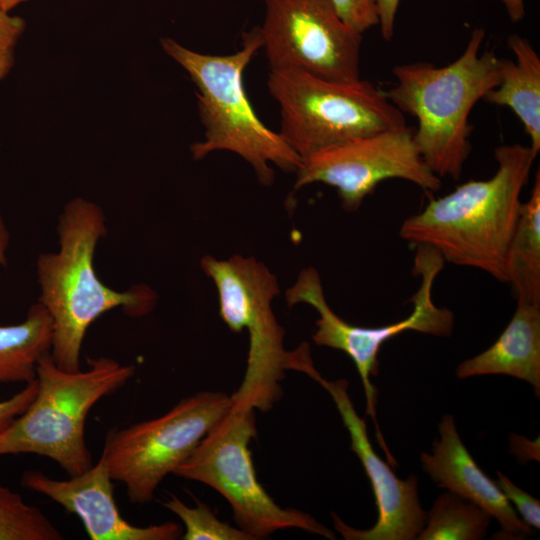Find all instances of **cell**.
<instances>
[{"instance_id": "obj_1", "label": "cell", "mask_w": 540, "mask_h": 540, "mask_svg": "<svg viewBox=\"0 0 540 540\" xmlns=\"http://www.w3.org/2000/svg\"><path fill=\"white\" fill-rule=\"evenodd\" d=\"M497 170L469 180L404 220L400 237L435 249L448 262L508 283V252L520 215L521 192L536 159L529 146L495 148Z\"/></svg>"}, {"instance_id": "obj_2", "label": "cell", "mask_w": 540, "mask_h": 540, "mask_svg": "<svg viewBox=\"0 0 540 540\" xmlns=\"http://www.w3.org/2000/svg\"><path fill=\"white\" fill-rule=\"evenodd\" d=\"M106 218L96 203L76 197L63 208L57 225V251L42 253L36 262L38 301L53 323L50 354L66 371L80 370V354L90 325L104 313L122 308L129 316L148 314L156 304L147 286L115 291L97 276L96 247L107 233Z\"/></svg>"}, {"instance_id": "obj_3", "label": "cell", "mask_w": 540, "mask_h": 540, "mask_svg": "<svg viewBox=\"0 0 540 540\" xmlns=\"http://www.w3.org/2000/svg\"><path fill=\"white\" fill-rule=\"evenodd\" d=\"M484 38L485 30L475 28L463 53L446 66H395L396 83L385 92L398 110L417 120L414 142L440 178L459 179L471 152L470 112L500 82L501 58L488 48L481 52Z\"/></svg>"}, {"instance_id": "obj_4", "label": "cell", "mask_w": 540, "mask_h": 540, "mask_svg": "<svg viewBox=\"0 0 540 540\" xmlns=\"http://www.w3.org/2000/svg\"><path fill=\"white\" fill-rule=\"evenodd\" d=\"M160 44L197 88L204 137L190 147L195 160L215 151L233 152L250 164L265 186L271 185L275 177L270 164L285 172L297 171L300 156L279 132L259 119L244 88V71L262 48L259 26L244 32L241 49L227 55L196 52L170 37L162 38Z\"/></svg>"}, {"instance_id": "obj_5", "label": "cell", "mask_w": 540, "mask_h": 540, "mask_svg": "<svg viewBox=\"0 0 540 540\" xmlns=\"http://www.w3.org/2000/svg\"><path fill=\"white\" fill-rule=\"evenodd\" d=\"M88 368H59L50 352L36 368L37 393L28 408L0 434V456L36 454L56 462L69 476L88 470L92 456L85 440L86 418L103 397L123 387L134 365L108 357L88 359Z\"/></svg>"}, {"instance_id": "obj_6", "label": "cell", "mask_w": 540, "mask_h": 540, "mask_svg": "<svg viewBox=\"0 0 540 540\" xmlns=\"http://www.w3.org/2000/svg\"><path fill=\"white\" fill-rule=\"evenodd\" d=\"M280 135L301 160L350 139L406 125L404 114L367 80L336 81L301 70L270 71Z\"/></svg>"}, {"instance_id": "obj_7", "label": "cell", "mask_w": 540, "mask_h": 540, "mask_svg": "<svg viewBox=\"0 0 540 540\" xmlns=\"http://www.w3.org/2000/svg\"><path fill=\"white\" fill-rule=\"evenodd\" d=\"M201 267L217 289L221 319L231 331L246 329L249 336L246 371L232 394L233 402L267 411L280 399V383L285 371L291 370L295 356V350L284 348V330L272 309V301L280 292L278 280L254 257L217 259L205 255Z\"/></svg>"}, {"instance_id": "obj_8", "label": "cell", "mask_w": 540, "mask_h": 540, "mask_svg": "<svg viewBox=\"0 0 540 540\" xmlns=\"http://www.w3.org/2000/svg\"><path fill=\"white\" fill-rule=\"evenodd\" d=\"M253 409L235 405L173 474L201 482L230 504L235 522L252 539L298 528L328 539L334 533L309 514L283 508L260 484L249 443L257 434Z\"/></svg>"}, {"instance_id": "obj_9", "label": "cell", "mask_w": 540, "mask_h": 540, "mask_svg": "<svg viewBox=\"0 0 540 540\" xmlns=\"http://www.w3.org/2000/svg\"><path fill=\"white\" fill-rule=\"evenodd\" d=\"M443 266L444 260L435 249L417 245L413 273L421 277V283L411 299L413 310L403 320L378 327L353 325L336 315L325 299L320 275L313 267L301 270L294 285L285 293L289 307L306 303L319 314L316 331L312 337L315 344L340 350L354 362L364 387L367 413L375 423L378 441L387 457H391V454L377 424V390L370 378L378 373V353L389 339L405 331H416L437 337L452 334L453 312L448 308L438 307L432 299L433 284Z\"/></svg>"}, {"instance_id": "obj_10", "label": "cell", "mask_w": 540, "mask_h": 540, "mask_svg": "<svg viewBox=\"0 0 540 540\" xmlns=\"http://www.w3.org/2000/svg\"><path fill=\"white\" fill-rule=\"evenodd\" d=\"M232 406V394L198 392L159 417L108 431L101 456L112 480L132 503L149 502Z\"/></svg>"}, {"instance_id": "obj_11", "label": "cell", "mask_w": 540, "mask_h": 540, "mask_svg": "<svg viewBox=\"0 0 540 540\" xmlns=\"http://www.w3.org/2000/svg\"><path fill=\"white\" fill-rule=\"evenodd\" d=\"M259 26L270 71L301 70L336 81L360 77L362 34L331 0H264Z\"/></svg>"}, {"instance_id": "obj_12", "label": "cell", "mask_w": 540, "mask_h": 540, "mask_svg": "<svg viewBox=\"0 0 540 540\" xmlns=\"http://www.w3.org/2000/svg\"><path fill=\"white\" fill-rule=\"evenodd\" d=\"M413 129L380 131L327 147L302 159L294 189L323 183L337 190L342 208L359 209L364 199L384 180L399 178L425 192L442 186L422 159L413 139Z\"/></svg>"}, {"instance_id": "obj_13", "label": "cell", "mask_w": 540, "mask_h": 540, "mask_svg": "<svg viewBox=\"0 0 540 540\" xmlns=\"http://www.w3.org/2000/svg\"><path fill=\"white\" fill-rule=\"evenodd\" d=\"M307 375L332 397L350 435L351 450L360 459L370 480L377 506L378 517L373 527L352 528L333 513L335 529L347 540L417 539L427 522V512L419 502L417 477L411 475L399 479L376 454L368 438L365 420L357 414L349 397L346 380H326L316 369Z\"/></svg>"}, {"instance_id": "obj_14", "label": "cell", "mask_w": 540, "mask_h": 540, "mask_svg": "<svg viewBox=\"0 0 540 540\" xmlns=\"http://www.w3.org/2000/svg\"><path fill=\"white\" fill-rule=\"evenodd\" d=\"M21 484L77 515L91 540H175L183 534L174 522L141 527L124 519L102 456L88 470L69 479H54L41 471L28 470Z\"/></svg>"}, {"instance_id": "obj_15", "label": "cell", "mask_w": 540, "mask_h": 540, "mask_svg": "<svg viewBox=\"0 0 540 540\" xmlns=\"http://www.w3.org/2000/svg\"><path fill=\"white\" fill-rule=\"evenodd\" d=\"M440 438L433 441L432 453L422 452L421 466L438 487L478 505L500 526L501 538L520 539L532 529L517 514L500 490L477 465L463 444L452 415L438 425Z\"/></svg>"}, {"instance_id": "obj_16", "label": "cell", "mask_w": 540, "mask_h": 540, "mask_svg": "<svg viewBox=\"0 0 540 540\" xmlns=\"http://www.w3.org/2000/svg\"><path fill=\"white\" fill-rule=\"evenodd\" d=\"M507 375L531 384L540 394V304L517 301L510 322L485 351L461 362L458 378Z\"/></svg>"}, {"instance_id": "obj_17", "label": "cell", "mask_w": 540, "mask_h": 540, "mask_svg": "<svg viewBox=\"0 0 540 540\" xmlns=\"http://www.w3.org/2000/svg\"><path fill=\"white\" fill-rule=\"evenodd\" d=\"M507 44L514 60L501 59L500 82L483 100L507 106L514 112L537 157L540 151V57L531 43L520 35H509Z\"/></svg>"}, {"instance_id": "obj_18", "label": "cell", "mask_w": 540, "mask_h": 540, "mask_svg": "<svg viewBox=\"0 0 540 540\" xmlns=\"http://www.w3.org/2000/svg\"><path fill=\"white\" fill-rule=\"evenodd\" d=\"M52 334V319L39 301L22 322L0 325V387L36 379L38 361L50 352Z\"/></svg>"}, {"instance_id": "obj_19", "label": "cell", "mask_w": 540, "mask_h": 540, "mask_svg": "<svg viewBox=\"0 0 540 540\" xmlns=\"http://www.w3.org/2000/svg\"><path fill=\"white\" fill-rule=\"evenodd\" d=\"M508 283L517 301L540 304V172L520 215L508 252Z\"/></svg>"}, {"instance_id": "obj_20", "label": "cell", "mask_w": 540, "mask_h": 540, "mask_svg": "<svg viewBox=\"0 0 540 540\" xmlns=\"http://www.w3.org/2000/svg\"><path fill=\"white\" fill-rule=\"evenodd\" d=\"M492 516L478 505L448 491L427 513L418 540H479L486 536Z\"/></svg>"}, {"instance_id": "obj_21", "label": "cell", "mask_w": 540, "mask_h": 540, "mask_svg": "<svg viewBox=\"0 0 540 540\" xmlns=\"http://www.w3.org/2000/svg\"><path fill=\"white\" fill-rule=\"evenodd\" d=\"M62 533L41 509L0 483V540H61Z\"/></svg>"}, {"instance_id": "obj_22", "label": "cell", "mask_w": 540, "mask_h": 540, "mask_svg": "<svg viewBox=\"0 0 540 540\" xmlns=\"http://www.w3.org/2000/svg\"><path fill=\"white\" fill-rule=\"evenodd\" d=\"M163 506L183 522V540H253L242 529L219 520L205 503L198 502L195 507H189L172 496L163 502Z\"/></svg>"}, {"instance_id": "obj_23", "label": "cell", "mask_w": 540, "mask_h": 540, "mask_svg": "<svg viewBox=\"0 0 540 540\" xmlns=\"http://www.w3.org/2000/svg\"><path fill=\"white\" fill-rule=\"evenodd\" d=\"M25 26L23 18L0 10V81L13 68L15 49L25 30Z\"/></svg>"}, {"instance_id": "obj_24", "label": "cell", "mask_w": 540, "mask_h": 540, "mask_svg": "<svg viewBox=\"0 0 540 540\" xmlns=\"http://www.w3.org/2000/svg\"><path fill=\"white\" fill-rule=\"evenodd\" d=\"M340 18L363 34L379 24L377 0H331Z\"/></svg>"}, {"instance_id": "obj_25", "label": "cell", "mask_w": 540, "mask_h": 540, "mask_svg": "<svg viewBox=\"0 0 540 540\" xmlns=\"http://www.w3.org/2000/svg\"><path fill=\"white\" fill-rule=\"evenodd\" d=\"M496 481L502 493L512 502L521 519L529 526L536 529L540 527V502L538 499L515 485L507 476L497 472Z\"/></svg>"}, {"instance_id": "obj_26", "label": "cell", "mask_w": 540, "mask_h": 540, "mask_svg": "<svg viewBox=\"0 0 540 540\" xmlns=\"http://www.w3.org/2000/svg\"><path fill=\"white\" fill-rule=\"evenodd\" d=\"M38 389L37 380L26 383L12 397L0 401V434L28 408Z\"/></svg>"}, {"instance_id": "obj_27", "label": "cell", "mask_w": 540, "mask_h": 540, "mask_svg": "<svg viewBox=\"0 0 540 540\" xmlns=\"http://www.w3.org/2000/svg\"><path fill=\"white\" fill-rule=\"evenodd\" d=\"M401 0H377L379 25L384 40L394 36L395 17Z\"/></svg>"}, {"instance_id": "obj_28", "label": "cell", "mask_w": 540, "mask_h": 540, "mask_svg": "<svg viewBox=\"0 0 540 540\" xmlns=\"http://www.w3.org/2000/svg\"><path fill=\"white\" fill-rule=\"evenodd\" d=\"M513 23L520 22L525 15L524 0H500Z\"/></svg>"}, {"instance_id": "obj_29", "label": "cell", "mask_w": 540, "mask_h": 540, "mask_svg": "<svg viewBox=\"0 0 540 540\" xmlns=\"http://www.w3.org/2000/svg\"><path fill=\"white\" fill-rule=\"evenodd\" d=\"M10 244V233L0 212V266L7 263V252Z\"/></svg>"}, {"instance_id": "obj_30", "label": "cell", "mask_w": 540, "mask_h": 540, "mask_svg": "<svg viewBox=\"0 0 540 540\" xmlns=\"http://www.w3.org/2000/svg\"><path fill=\"white\" fill-rule=\"evenodd\" d=\"M27 0H0V10L11 12L12 9Z\"/></svg>"}]
</instances>
